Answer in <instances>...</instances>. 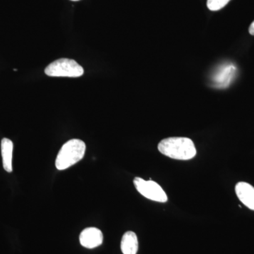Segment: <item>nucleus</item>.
Listing matches in <instances>:
<instances>
[{"label":"nucleus","instance_id":"9b49d317","mask_svg":"<svg viewBox=\"0 0 254 254\" xmlns=\"http://www.w3.org/2000/svg\"><path fill=\"white\" fill-rule=\"evenodd\" d=\"M249 31H250V33L252 36H254V21L252 22V24H251Z\"/></svg>","mask_w":254,"mask_h":254},{"label":"nucleus","instance_id":"7ed1b4c3","mask_svg":"<svg viewBox=\"0 0 254 254\" xmlns=\"http://www.w3.org/2000/svg\"><path fill=\"white\" fill-rule=\"evenodd\" d=\"M45 73L53 77L77 78L83 76L84 70L75 60L62 58L48 65Z\"/></svg>","mask_w":254,"mask_h":254},{"label":"nucleus","instance_id":"f257e3e1","mask_svg":"<svg viewBox=\"0 0 254 254\" xmlns=\"http://www.w3.org/2000/svg\"><path fill=\"white\" fill-rule=\"evenodd\" d=\"M158 148L162 154L175 160H189L196 155L194 143L186 137L165 138L160 142Z\"/></svg>","mask_w":254,"mask_h":254},{"label":"nucleus","instance_id":"6e6552de","mask_svg":"<svg viewBox=\"0 0 254 254\" xmlns=\"http://www.w3.org/2000/svg\"><path fill=\"white\" fill-rule=\"evenodd\" d=\"M14 144L9 138L1 140V151L2 156L3 168L7 173L12 172V154Z\"/></svg>","mask_w":254,"mask_h":254},{"label":"nucleus","instance_id":"0eeeda50","mask_svg":"<svg viewBox=\"0 0 254 254\" xmlns=\"http://www.w3.org/2000/svg\"><path fill=\"white\" fill-rule=\"evenodd\" d=\"M235 191L240 201L254 210V187L247 182H239L235 187Z\"/></svg>","mask_w":254,"mask_h":254},{"label":"nucleus","instance_id":"9d476101","mask_svg":"<svg viewBox=\"0 0 254 254\" xmlns=\"http://www.w3.org/2000/svg\"><path fill=\"white\" fill-rule=\"evenodd\" d=\"M230 0H207V7L210 11H215L225 7Z\"/></svg>","mask_w":254,"mask_h":254},{"label":"nucleus","instance_id":"20e7f679","mask_svg":"<svg viewBox=\"0 0 254 254\" xmlns=\"http://www.w3.org/2000/svg\"><path fill=\"white\" fill-rule=\"evenodd\" d=\"M133 184L136 190L148 199L160 203H165L168 201V195L156 182L151 180L147 181L141 177H136L133 180Z\"/></svg>","mask_w":254,"mask_h":254},{"label":"nucleus","instance_id":"f8f14e48","mask_svg":"<svg viewBox=\"0 0 254 254\" xmlns=\"http://www.w3.org/2000/svg\"><path fill=\"white\" fill-rule=\"evenodd\" d=\"M71 1H79V0H71Z\"/></svg>","mask_w":254,"mask_h":254},{"label":"nucleus","instance_id":"1a4fd4ad","mask_svg":"<svg viewBox=\"0 0 254 254\" xmlns=\"http://www.w3.org/2000/svg\"><path fill=\"white\" fill-rule=\"evenodd\" d=\"M138 250V238L133 232H127L121 242V250L123 254H136Z\"/></svg>","mask_w":254,"mask_h":254},{"label":"nucleus","instance_id":"f03ea898","mask_svg":"<svg viewBox=\"0 0 254 254\" xmlns=\"http://www.w3.org/2000/svg\"><path fill=\"white\" fill-rule=\"evenodd\" d=\"M86 143L79 139H71L63 145L55 160L58 170H66L82 160L86 152Z\"/></svg>","mask_w":254,"mask_h":254},{"label":"nucleus","instance_id":"39448f33","mask_svg":"<svg viewBox=\"0 0 254 254\" xmlns=\"http://www.w3.org/2000/svg\"><path fill=\"white\" fill-rule=\"evenodd\" d=\"M237 66L232 63L222 64L212 74L211 85L216 88H227L236 77Z\"/></svg>","mask_w":254,"mask_h":254},{"label":"nucleus","instance_id":"423d86ee","mask_svg":"<svg viewBox=\"0 0 254 254\" xmlns=\"http://www.w3.org/2000/svg\"><path fill=\"white\" fill-rule=\"evenodd\" d=\"M79 240L81 245L85 248L94 249L103 244V233L99 229L88 227L81 232Z\"/></svg>","mask_w":254,"mask_h":254}]
</instances>
